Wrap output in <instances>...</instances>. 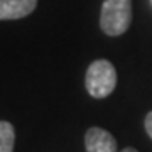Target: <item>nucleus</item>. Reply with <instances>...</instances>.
Instances as JSON below:
<instances>
[{"instance_id":"2","label":"nucleus","mask_w":152,"mask_h":152,"mask_svg":"<svg viewBox=\"0 0 152 152\" xmlns=\"http://www.w3.org/2000/svg\"><path fill=\"white\" fill-rule=\"evenodd\" d=\"M86 91L93 98H107L117 86L115 66L107 59H96L88 66L85 78Z\"/></svg>"},{"instance_id":"4","label":"nucleus","mask_w":152,"mask_h":152,"mask_svg":"<svg viewBox=\"0 0 152 152\" xmlns=\"http://www.w3.org/2000/svg\"><path fill=\"white\" fill-rule=\"evenodd\" d=\"M37 0H0V20H17L36 10Z\"/></svg>"},{"instance_id":"5","label":"nucleus","mask_w":152,"mask_h":152,"mask_svg":"<svg viewBox=\"0 0 152 152\" xmlns=\"http://www.w3.org/2000/svg\"><path fill=\"white\" fill-rule=\"evenodd\" d=\"M15 130L10 122L0 120V152H14Z\"/></svg>"},{"instance_id":"1","label":"nucleus","mask_w":152,"mask_h":152,"mask_svg":"<svg viewBox=\"0 0 152 152\" xmlns=\"http://www.w3.org/2000/svg\"><path fill=\"white\" fill-rule=\"evenodd\" d=\"M132 24V0H103L100 27L107 36H122Z\"/></svg>"},{"instance_id":"7","label":"nucleus","mask_w":152,"mask_h":152,"mask_svg":"<svg viewBox=\"0 0 152 152\" xmlns=\"http://www.w3.org/2000/svg\"><path fill=\"white\" fill-rule=\"evenodd\" d=\"M122 152H139V151H135L134 147H125V149H124Z\"/></svg>"},{"instance_id":"3","label":"nucleus","mask_w":152,"mask_h":152,"mask_svg":"<svg viewBox=\"0 0 152 152\" xmlns=\"http://www.w3.org/2000/svg\"><path fill=\"white\" fill-rule=\"evenodd\" d=\"M86 152H117L115 137L100 127H91L85 134Z\"/></svg>"},{"instance_id":"6","label":"nucleus","mask_w":152,"mask_h":152,"mask_svg":"<svg viewBox=\"0 0 152 152\" xmlns=\"http://www.w3.org/2000/svg\"><path fill=\"white\" fill-rule=\"evenodd\" d=\"M144 127H145V132L147 135L152 139V112H149L145 117V122H144Z\"/></svg>"}]
</instances>
